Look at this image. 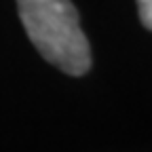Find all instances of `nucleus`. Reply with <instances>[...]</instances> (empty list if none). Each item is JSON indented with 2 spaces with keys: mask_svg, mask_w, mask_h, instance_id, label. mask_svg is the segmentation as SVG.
Instances as JSON below:
<instances>
[{
  "mask_svg": "<svg viewBox=\"0 0 152 152\" xmlns=\"http://www.w3.org/2000/svg\"><path fill=\"white\" fill-rule=\"evenodd\" d=\"M19 17L49 64L70 76H80L91 68L89 40L70 0H17Z\"/></svg>",
  "mask_w": 152,
  "mask_h": 152,
  "instance_id": "f257e3e1",
  "label": "nucleus"
},
{
  "mask_svg": "<svg viewBox=\"0 0 152 152\" xmlns=\"http://www.w3.org/2000/svg\"><path fill=\"white\" fill-rule=\"evenodd\" d=\"M137 9H140L142 23L148 30H152V0H137Z\"/></svg>",
  "mask_w": 152,
  "mask_h": 152,
  "instance_id": "f03ea898",
  "label": "nucleus"
}]
</instances>
